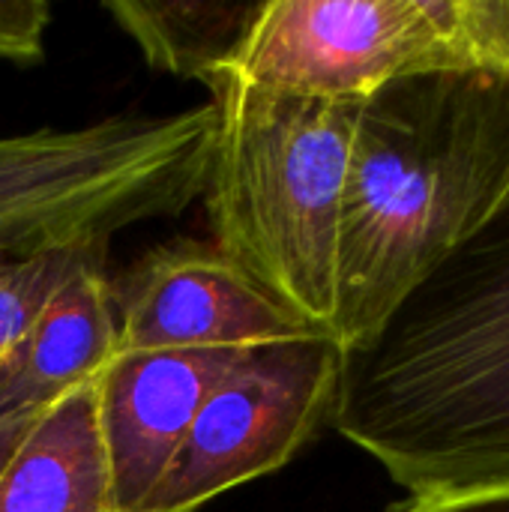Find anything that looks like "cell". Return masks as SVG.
<instances>
[{
	"label": "cell",
	"instance_id": "obj_1",
	"mask_svg": "<svg viewBox=\"0 0 509 512\" xmlns=\"http://www.w3.org/2000/svg\"><path fill=\"white\" fill-rule=\"evenodd\" d=\"M330 426L411 498L509 483V192L345 351Z\"/></svg>",
	"mask_w": 509,
	"mask_h": 512
},
{
	"label": "cell",
	"instance_id": "obj_2",
	"mask_svg": "<svg viewBox=\"0 0 509 512\" xmlns=\"http://www.w3.org/2000/svg\"><path fill=\"white\" fill-rule=\"evenodd\" d=\"M507 192L509 78L438 69L360 99L339 225V348L369 342Z\"/></svg>",
	"mask_w": 509,
	"mask_h": 512
},
{
	"label": "cell",
	"instance_id": "obj_3",
	"mask_svg": "<svg viewBox=\"0 0 509 512\" xmlns=\"http://www.w3.org/2000/svg\"><path fill=\"white\" fill-rule=\"evenodd\" d=\"M216 111L204 204L216 249L273 300L333 339L342 195L360 99L264 90L234 75Z\"/></svg>",
	"mask_w": 509,
	"mask_h": 512
},
{
	"label": "cell",
	"instance_id": "obj_4",
	"mask_svg": "<svg viewBox=\"0 0 509 512\" xmlns=\"http://www.w3.org/2000/svg\"><path fill=\"white\" fill-rule=\"evenodd\" d=\"M213 105L0 135V258L105 243L183 213L204 189Z\"/></svg>",
	"mask_w": 509,
	"mask_h": 512
},
{
	"label": "cell",
	"instance_id": "obj_5",
	"mask_svg": "<svg viewBox=\"0 0 509 512\" xmlns=\"http://www.w3.org/2000/svg\"><path fill=\"white\" fill-rule=\"evenodd\" d=\"M438 69L501 75L498 0H267L225 75L279 93L366 99Z\"/></svg>",
	"mask_w": 509,
	"mask_h": 512
},
{
	"label": "cell",
	"instance_id": "obj_6",
	"mask_svg": "<svg viewBox=\"0 0 509 512\" xmlns=\"http://www.w3.org/2000/svg\"><path fill=\"white\" fill-rule=\"evenodd\" d=\"M345 351L324 333L246 351L213 387L138 512H195L276 474L330 423Z\"/></svg>",
	"mask_w": 509,
	"mask_h": 512
},
{
	"label": "cell",
	"instance_id": "obj_7",
	"mask_svg": "<svg viewBox=\"0 0 509 512\" xmlns=\"http://www.w3.org/2000/svg\"><path fill=\"white\" fill-rule=\"evenodd\" d=\"M117 354L249 351L315 333L216 246H159L114 291Z\"/></svg>",
	"mask_w": 509,
	"mask_h": 512
},
{
	"label": "cell",
	"instance_id": "obj_8",
	"mask_svg": "<svg viewBox=\"0 0 509 512\" xmlns=\"http://www.w3.org/2000/svg\"><path fill=\"white\" fill-rule=\"evenodd\" d=\"M243 354L246 351L114 354L96 381L114 512L144 507L201 405Z\"/></svg>",
	"mask_w": 509,
	"mask_h": 512
},
{
	"label": "cell",
	"instance_id": "obj_9",
	"mask_svg": "<svg viewBox=\"0 0 509 512\" xmlns=\"http://www.w3.org/2000/svg\"><path fill=\"white\" fill-rule=\"evenodd\" d=\"M102 264L81 267L30 333L0 357V423L42 414L114 360L117 309Z\"/></svg>",
	"mask_w": 509,
	"mask_h": 512
},
{
	"label": "cell",
	"instance_id": "obj_10",
	"mask_svg": "<svg viewBox=\"0 0 509 512\" xmlns=\"http://www.w3.org/2000/svg\"><path fill=\"white\" fill-rule=\"evenodd\" d=\"M96 381L30 423L0 474V512H114Z\"/></svg>",
	"mask_w": 509,
	"mask_h": 512
},
{
	"label": "cell",
	"instance_id": "obj_11",
	"mask_svg": "<svg viewBox=\"0 0 509 512\" xmlns=\"http://www.w3.org/2000/svg\"><path fill=\"white\" fill-rule=\"evenodd\" d=\"M105 9L153 69L210 87L231 69L261 3L111 0Z\"/></svg>",
	"mask_w": 509,
	"mask_h": 512
},
{
	"label": "cell",
	"instance_id": "obj_12",
	"mask_svg": "<svg viewBox=\"0 0 509 512\" xmlns=\"http://www.w3.org/2000/svg\"><path fill=\"white\" fill-rule=\"evenodd\" d=\"M105 249V243H90L0 258V357L30 333L48 303L81 267L105 261Z\"/></svg>",
	"mask_w": 509,
	"mask_h": 512
},
{
	"label": "cell",
	"instance_id": "obj_13",
	"mask_svg": "<svg viewBox=\"0 0 509 512\" xmlns=\"http://www.w3.org/2000/svg\"><path fill=\"white\" fill-rule=\"evenodd\" d=\"M51 6L45 0H0V60L30 66L45 54Z\"/></svg>",
	"mask_w": 509,
	"mask_h": 512
},
{
	"label": "cell",
	"instance_id": "obj_14",
	"mask_svg": "<svg viewBox=\"0 0 509 512\" xmlns=\"http://www.w3.org/2000/svg\"><path fill=\"white\" fill-rule=\"evenodd\" d=\"M393 512H509V483L435 498H411Z\"/></svg>",
	"mask_w": 509,
	"mask_h": 512
},
{
	"label": "cell",
	"instance_id": "obj_15",
	"mask_svg": "<svg viewBox=\"0 0 509 512\" xmlns=\"http://www.w3.org/2000/svg\"><path fill=\"white\" fill-rule=\"evenodd\" d=\"M39 414H30V417H15V420H6L0 423V474L9 462V456L15 453V447L21 444V438L27 435L30 423L36 420Z\"/></svg>",
	"mask_w": 509,
	"mask_h": 512
},
{
	"label": "cell",
	"instance_id": "obj_16",
	"mask_svg": "<svg viewBox=\"0 0 509 512\" xmlns=\"http://www.w3.org/2000/svg\"><path fill=\"white\" fill-rule=\"evenodd\" d=\"M507 63H509V0H507Z\"/></svg>",
	"mask_w": 509,
	"mask_h": 512
}]
</instances>
